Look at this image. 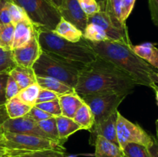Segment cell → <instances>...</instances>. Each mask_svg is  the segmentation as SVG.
<instances>
[{"instance_id":"1","label":"cell","mask_w":158,"mask_h":157,"mask_svg":"<svg viewBox=\"0 0 158 157\" xmlns=\"http://www.w3.org/2000/svg\"><path fill=\"white\" fill-rule=\"evenodd\" d=\"M136 86L129 75L97 55L80 70L74 90L80 95L108 92L130 94Z\"/></svg>"},{"instance_id":"2","label":"cell","mask_w":158,"mask_h":157,"mask_svg":"<svg viewBox=\"0 0 158 157\" xmlns=\"http://www.w3.org/2000/svg\"><path fill=\"white\" fill-rule=\"evenodd\" d=\"M88 43L98 56L129 75L137 86H145L152 89L157 86V72L153 66L133 51L132 45L128 46L111 41H88Z\"/></svg>"},{"instance_id":"3","label":"cell","mask_w":158,"mask_h":157,"mask_svg":"<svg viewBox=\"0 0 158 157\" xmlns=\"http://www.w3.org/2000/svg\"><path fill=\"white\" fill-rule=\"evenodd\" d=\"M35 28L38 41L43 51L55 54L68 61L83 65L89 64L97 58V55L83 37L78 42H73L52 31Z\"/></svg>"},{"instance_id":"4","label":"cell","mask_w":158,"mask_h":157,"mask_svg":"<svg viewBox=\"0 0 158 157\" xmlns=\"http://www.w3.org/2000/svg\"><path fill=\"white\" fill-rule=\"evenodd\" d=\"M83 37L90 42L111 41L132 45L126 22L114 18L103 10L88 16Z\"/></svg>"},{"instance_id":"5","label":"cell","mask_w":158,"mask_h":157,"mask_svg":"<svg viewBox=\"0 0 158 157\" xmlns=\"http://www.w3.org/2000/svg\"><path fill=\"white\" fill-rule=\"evenodd\" d=\"M86 65L64 59L51 52L43 51L32 66L36 76L50 77L74 89L80 72Z\"/></svg>"},{"instance_id":"6","label":"cell","mask_w":158,"mask_h":157,"mask_svg":"<svg viewBox=\"0 0 158 157\" xmlns=\"http://www.w3.org/2000/svg\"><path fill=\"white\" fill-rule=\"evenodd\" d=\"M26 12L37 28L53 31L61 19L59 9L49 0H12Z\"/></svg>"},{"instance_id":"7","label":"cell","mask_w":158,"mask_h":157,"mask_svg":"<svg viewBox=\"0 0 158 157\" xmlns=\"http://www.w3.org/2000/svg\"><path fill=\"white\" fill-rule=\"evenodd\" d=\"M0 146L8 150L30 152V151L57 149L65 151L63 145L49 139L32 135L3 132V139Z\"/></svg>"},{"instance_id":"8","label":"cell","mask_w":158,"mask_h":157,"mask_svg":"<svg viewBox=\"0 0 158 157\" xmlns=\"http://www.w3.org/2000/svg\"><path fill=\"white\" fill-rule=\"evenodd\" d=\"M128 93L126 92H99L80 95L89 107L95 119V123L103 122L116 112L117 108Z\"/></svg>"},{"instance_id":"9","label":"cell","mask_w":158,"mask_h":157,"mask_svg":"<svg viewBox=\"0 0 158 157\" xmlns=\"http://www.w3.org/2000/svg\"><path fill=\"white\" fill-rule=\"evenodd\" d=\"M117 135L119 146L122 149L128 143H137L148 147L153 142V136L119 112H117Z\"/></svg>"},{"instance_id":"10","label":"cell","mask_w":158,"mask_h":157,"mask_svg":"<svg viewBox=\"0 0 158 157\" xmlns=\"http://www.w3.org/2000/svg\"><path fill=\"white\" fill-rule=\"evenodd\" d=\"M2 130V132L32 135L42 138L49 139V137L42 130L38 123L28 115L19 118H9L3 123Z\"/></svg>"},{"instance_id":"11","label":"cell","mask_w":158,"mask_h":157,"mask_svg":"<svg viewBox=\"0 0 158 157\" xmlns=\"http://www.w3.org/2000/svg\"><path fill=\"white\" fill-rule=\"evenodd\" d=\"M43 50L37 37L36 28L33 36L27 44L12 50L15 64L27 68H32V66L40 56Z\"/></svg>"},{"instance_id":"12","label":"cell","mask_w":158,"mask_h":157,"mask_svg":"<svg viewBox=\"0 0 158 157\" xmlns=\"http://www.w3.org/2000/svg\"><path fill=\"white\" fill-rule=\"evenodd\" d=\"M59 11L62 18L83 32L87 25L88 16L81 9L77 0H63Z\"/></svg>"},{"instance_id":"13","label":"cell","mask_w":158,"mask_h":157,"mask_svg":"<svg viewBox=\"0 0 158 157\" xmlns=\"http://www.w3.org/2000/svg\"><path fill=\"white\" fill-rule=\"evenodd\" d=\"M117 112H114L108 119L98 123H94V127L89 132L92 133V140L94 143L97 135H101L111 143L119 146L117 135Z\"/></svg>"},{"instance_id":"14","label":"cell","mask_w":158,"mask_h":157,"mask_svg":"<svg viewBox=\"0 0 158 157\" xmlns=\"http://www.w3.org/2000/svg\"><path fill=\"white\" fill-rule=\"evenodd\" d=\"M35 31V26L29 19L23 20L15 24L12 49L22 47L27 44L33 36Z\"/></svg>"},{"instance_id":"15","label":"cell","mask_w":158,"mask_h":157,"mask_svg":"<svg viewBox=\"0 0 158 157\" xmlns=\"http://www.w3.org/2000/svg\"><path fill=\"white\" fill-rule=\"evenodd\" d=\"M58 99L61 108L62 115L71 119L73 118L79 108L84 103L81 96L75 91L59 95Z\"/></svg>"},{"instance_id":"16","label":"cell","mask_w":158,"mask_h":157,"mask_svg":"<svg viewBox=\"0 0 158 157\" xmlns=\"http://www.w3.org/2000/svg\"><path fill=\"white\" fill-rule=\"evenodd\" d=\"M94 145L95 146V157H125L123 149L120 146L101 135H97Z\"/></svg>"},{"instance_id":"17","label":"cell","mask_w":158,"mask_h":157,"mask_svg":"<svg viewBox=\"0 0 158 157\" xmlns=\"http://www.w3.org/2000/svg\"><path fill=\"white\" fill-rule=\"evenodd\" d=\"M52 32L62 38L73 42H78L83 38V32L72 23L63 18H61Z\"/></svg>"},{"instance_id":"18","label":"cell","mask_w":158,"mask_h":157,"mask_svg":"<svg viewBox=\"0 0 158 157\" xmlns=\"http://www.w3.org/2000/svg\"><path fill=\"white\" fill-rule=\"evenodd\" d=\"M56 119L58 129L59 140L62 145L64 144L65 142L71 135L77 132V131L81 130V127L76 122H74L73 119L60 115L56 117Z\"/></svg>"},{"instance_id":"19","label":"cell","mask_w":158,"mask_h":157,"mask_svg":"<svg viewBox=\"0 0 158 157\" xmlns=\"http://www.w3.org/2000/svg\"><path fill=\"white\" fill-rule=\"evenodd\" d=\"M9 75L15 79L21 90L30 85L36 83V75L32 68L16 66L9 72Z\"/></svg>"},{"instance_id":"20","label":"cell","mask_w":158,"mask_h":157,"mask_svg":"<svg viewBox=\"0 0 158 157\" xmlns=\"http://www.w3.org/2000/svg\"><path fill=\"white\" fill-rule=\"evenodd\" d=\"M133 51L151 66L158 69V49L152 43L147 42L137 46H131Z\"/></svg>"},{"instance_id":"21","label":"cell","mask_w":158,"mask_h":157,"mask_svg":"<svg viewBox=\"0 0 158 157\" xmlns=\"http://www.w3.org/2000/svg\"><path fill=\"white\" fill-rule=\"evenodd\" d=\"M36 83L42 89L52 91L58 95H61L75 91L73 88L66 86V84L61 83L59 80L50 78V77L36 76Z\"/></svg>"},{"instance_id":"22","label":"cell","mask_w":158,"mask_h":157,"mask_svg":"<svg viewBox=\"0 0 158 157\" xmlns=\"http://www.w3.org/2000/svg\"><path fill=\"white\" fill-rule=\"evenodd\" d=\"M73 119L81 127V129L90 131L94 127L95 119L89 106L83 103L74 115Z\"/></svg>"},{"instance_id":"23","label":"cell","mask_w":158,"mask_h":157,"mask_svg":"<svg viewBox=\"0 0 158 157\" xmlns=\"http://www.w3.org/2000/svg\"><path fill=\"white\" fill-rule=\"evenodd\" d=\"M6 106V112L9 119H15L27 115L33 106L23 103L17 96L7 101Z\"/></svg>"},{"instance_id":"24","label":"cell","mask_w":158,"mask_h":157,"mask_svg":"<svg viewBox=\"0 0 158 157\" xmlns=\"http://www.w3.org/2000/svg\"><path fill=\"white\" fill-rule=\"evenodd\" d=\"M8 150V149H7ZM9 157H66L64 151L57 149H44V150L22 152V151L8 150Z\"/></svg>"},{"instance_id":"25","label":"cell","mask_w":158,"mask_h":157,"mask_svg":"<svg viewBox=\"0 0 158 157\" xmlns=\"http://www.w3.org/2000/svg\"><path fill=\"white\" fill-rule=\"evenodd\" d=\"M15 25L12 23L0 25V48L4 50H12Z\"/></svg>"},{"instance_id":"26","label":"cell","mask_w":158,"mask_h":157,"mask_svg":"<svg viewBox=\"0 0 158 157\" xmlns=\"http://www.w3.org/2000/svg\"><path fill=\"white\" fill-rule=\"evenodd\" d=\"M40 89L41 87L37 83H34L22 89L17 97L23 103L31 106H34L36 104V100Z\"/></svg>"},{"instance_id":"27","label":"cell","mask_w":158,"mask_h":157,"mask_svg":"<svg viewBox=\"0 0 158 157\" xmlns=\"http://www.w3.org/2000/svg\"><path fill=\"white\" fill-rule=\"evenodd\" d=\"M38 124L39 126H40V127L42 129V130L49 137V139L60 143V140H59L58 129H57L56 117L52 116L51 117V118L47 119L39 122ZM60 144H61V143H60Z\"/></svg>"},{"instance_id":"28","label":"cell","mask_w":158,"mask_h":157,"mask_svg":"<svg viewBox=\"0 0 158 157\" xmlns=\"http://www.w3.org/2000/svg\"><path fill=\"white\" fill-rule=\"evenodd\" d=\"M16 66L12 50H4L0 48V74L9 73V72Z\"/></svg>"},{"instance_id":"29","label":"cell","mask_w":158,"mask_h":157,"mask_svg":"<svg viewBox=\"0 0 158 157\" xmlns=\"http://www.w3.org/2000/svg\"><path fill=\"white\" fill-rule=\"evenodd\" d=\"M123 151L127 157H150L148 147L137 143H128Z\"/></svg>"},{"instance_id":"30","label":"cell","mask_w":158,"mask_h":157,"mask_svg":"<svg viewBox=\"0 0 158 157\" xmlns=\"http://www.w3.org/2000/svg\"><path fill=\"white\" fill-rule=\"evenodd\" d=\"M8 8H9V14H10L11 20H12V24L15 25L19 22L23 21V20L29 19L28 18L27 15H26V12L22 9L20 6L15 4V2L9 0V3H8Z\"/></svg>"},{"instance_id":"31","label":"cell","mask_w":158,"mask_h":157,"mask_svg":"<svg viewBox=\"0 0 158 157\" xmlns=\"http://www.w3.org/2000/svg\"><path fill=\"white\" fill-rule=\"evenodd\" d=\"M35 106L42 109V110L45 111L47 113L50 114L51 115L54 117L62 115V111L61 108H60L59 99L52 100V101L46 102V103H37V104L35 105Z\"/></svg>"},{"instance_id":"32","label":"cell","mask_w":158,"mask_h":157,"mask_svg":"<svg viewBox=\"0 0 158 157\" xmlns=\"http://www.w3.org/2000/svg\"><path fill=\"white\" fill-rule=\"evenodd\" d=\"M122 1L123 0H106L104 11L114 18L123 22L121 19Z\"/></svg>"},{"instance_id":"33","label":"cell","mask_w":158,"mask_h":157,"mask_svg":"<svg viewBox=\"0 0 158 157\" xmlns=\"http://www.w3.org/2000/svg\"><path fill=\"white\" fill-rule=\"evenodd\" d=\"M80 7L87 16L100 12V6L96 0H77Z\"/></svg>"},{"instance_id":"34","label":"cell","mask_w":158,"mask_h":157,"mask_svg":"<svg viewBox=\"0 0 158 157\" xmlns=\"http://www.w3.org/2000/svg\"><path fill=\"white\" fill-rule=\"evenodd\" d=\"M20 91H21V89L19 86V85L17 84L16 82L10 75H9L6 88V96L7 101L14 98V97L17 96Z\"/></svg>"},{"instance_id":"35","label":"cell","mask_w":158,"mask_h":157,"mask_svg":"<svg viewBox=\"0 0 158 157\" xmlns=\"http://www.w3.org/2000/svg\"><path fill=\"white\" fill-rule=\"evenodd\" d=\"M9 0H0V25L12 23L8 3Z\"/></svg>"},{"instance_id":"36","label":"cell","mask_w":158,"mask_h":157,"mask_svg":"<svg viewBox=\"0 0 158 157\" xmlns=\"http://www.w3.org/2000/svg\"><path fill=\"white\" fill-rule=\"evenodd\" d=\"M27 115H29L32 119H33L35 120V122H37V123L52 117V115H51L50 114L47 113V112H45V111L39 109L38 107H36V106H35L30 109V111H29V113H28Z\"/></svg>"},{"instance_id":"37","label":"cell","mask_w":158,"mask_h":157,"mask_svg":"<svg viewBox=\"0 0 158 157\" xmlns=\"http://www.w3.org/2000/svg\"><path fill=\"white\" fill-rule=\"evenodd\" d=\"M59 98V95L55 92H52V91L47 90V89H40V93H39L38 98L36 100L37 103H46V102L52 101V100L57 99Z\"/></svg>"},{"instance_id":"38","label":"cell","mask_w":158,"mask_h":157,"mask_svg":"<svg viewBox=\"0 0 158 157\" xmlns=\"http://www.w3.org/2000/svg\"><path fill=\"white\" fill-rule=\"evenodd\" d=\"M9 73L0 74V106H5L7 103L6 96V88Z\"/></svg>"},{"instance_id":"39","label":"cell","mask_w":158,"mask_h":157,"mask_svg":"<svg viewBox=\"0 0 158 157\" xmlns=\"http://www.w3.org/2000/svg\"><path fill=\"white\" fill-rule=\"evenodd\" d=\"M136 0H123L122 1V12L121 19L123 22H126V20L131 15Z\"/></svg>"},{"instance_id":"40","label":"cell","mask_w":158,"mask_h":157,"mask_svg":"<svg viewBox=\"0 0 158 157\" xmlns=\"http://www.w3.org/2000/svg\"><path fill=\"white\" fill-rule=\"evenodd\" d=\"M148 6L152 22L158 27V0H148Z\"/></svg>"},{"instance_id":"41","label":"cell","mask_w":158,"mask_h":157,"mask_svg":"<svg viewBox=\"0 0 158 157\" xmlns=\"http://www.w3.org/2000/svg\"><path fill=\"white\" fill-rule=\"evenodd\" d=\"M150 157H158V140L153 136V142L148 147Z\"/></svg>"},{"instance_id":"42","label":"cell","mask_w":158,"mask_h":157,"mask_svg":"<svg viewBox=\"0 0 158 157\" xmlns=\"http://www.w3.org/2000/svg\"><path fill=\"white\" fill-rule=\"evenodd\" d=\"M9 119V115H8L6 109V106H0V131L2 130V125L6 120Z\"/></svg>"},{"instance_id":"43","label":"cell","mask_w":158,"mask_h":157,"mask_svg":"<svg viewBox=\"0 0 158 157\" xmlns=\"http://www.w3.org/2000/svg\"><path fill=\"white\" fill-rule=\"evenodd\" d=\"M49 1L59 9L60 8V6H62V3H63V0H49Z\"/></svg>"},{"instance_id":"44","label":"cell","mask_w":158,"mask_h":157,"mask_svg":"<svg viewBox=\"0 0 158 157\" xmlns=\"http://www.w3.org/2000/svg\"><path fill=\"white\" fill-rule=\"evenodd\" d=\"M2 156H8V150L6 148L0 146V157Z\"/></svg>"},{"instance_id":"45","label":"cell","mask_w":158,"mask_h":157,"mask_svg":"<svg viewBox=\"0 0 158 157\" xmlns=\"http://www.w3.org/2000/svg\"><path fill=\"white\" fill-rule=\"evenodd\" d=\"M96 1L97 2V3H98L99 6H100V9H101V10H103V11H104L106 0H96Z\"/></svg>"},{"instance_id":"46","label":"cell","mask_w":158,"mask_h":157,"mask_svg":"<svg viewBox=\"0 0 158 157\" xmlns=\"http://www.w3.org/2000/svg\"><path fill=\"white\" fill-rule=\"evenodd\" d=\"M154 89L155 90V92H156V99H157V103L158 105V86H156L154 88Z\"/></svg>"},{"instance_id":"47","label":"cell","mask_w":158,"mask_h":157,"mask_svg":"<svg viewBox=\"0 0 158 157\" xmlns=\"http://www.w3.org/2000/svg\"><path fill=\"white\" fill-rule=\"evenodd\" d=\"M3 139V132L2 131H0V144H1L2 141Z\"/></svg>"},{"instance_id":"48","label":"cell","mask_w":158,"mask_h":157,"mask_svg":"<svg viewBox=\"0 0 158 157\" xmlns=\"http://www.w3.org/2000/svg\"><path fill=\"white\" fill-rule=\"evenodd\" d=\"M156 130H157V140H158V122L156 121Z\"/></svg>"},{"instance_id":"49","label":"cell","mask_w":158,"mask_h":157,"mask_svg":"<svg viewBox=\"0 0 158 157\" xmlns=\"http://www.w3.org/2000/svg\"><path fill=\"white\" fill-rule=\"evenodd\" d=\"M2 157H9V156H2Z\"/></svg>"},{"instance_id":"50","label":"cell","mask_w":158,"mask_h":157,"mask_svg":"<svg viewBox=\"0 0 158 157\" xmlns=\"http://www.w3.org/2000/svg\"><path fill=\"white\" fill-rule=\"evenodd\" d=\"M69 157H73V156H69Z\"/></svg>"},{"instance_id":"51","label":"cell","mask_w":158,"mask_h":157,"mask_svg":"<svg viewBox=\"0 0 158 157\" xmlns=\"http://www.w3.org/2000/svg\"><path fill=\"white\" fill-rule=\"evenodd\" d=\"M157 122H158V119H157Z\"/></svg>"},{"instance_id":"52","label":"cell","mask_w":158,"mask_h":157,"mask_svg":"<svg viewBox=\"0 0 158 157\" xmlns=\"http://www.w3.org/2000/svg\"><path fill=\"white\" fill-rule=\"evenodd\" d=\"M125 157H127V156H126V155H125Z\"/></svg>"}]
</instances>
